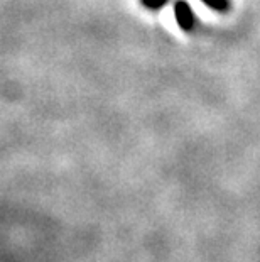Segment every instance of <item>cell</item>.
<instances>
[{"label":"cell","instance_id":"cell-1","mask_svg":"<svg viewBox=\"0 0 260 262\" xmlns=\"http://www.w3.org/2000/svg\"><path fill=\"white\" fill-rule=\"evenodd\" d=\"M174 19L182 31L191 32L196 27V14L186 0H176L174 2Z\"/></svg>","mask_w":260,"mask_h":262},{"label":"cell","instance_id":"cell-2","mask_svg":"<svg viewBox=\"0 0 260 262\" xmlns=\"http://www.w3.org/2000/svg\"><path fill=\"white\" fill-rule=\"evenodd\" d=\"M201 2L215 12H226L230 7V0H201Z\"/></svg>","mask_w":260,"mask_h":262},{"label":"cell","instance_id":"cell-3","mask_svg":"<svg viewBox=\"0 0 260 262\" xmlns=\"http://www.w3.org/2000/svg\"><path fill=\"white\" fill-rule=\"evenodd\" d=\"M144 7L151 9V10H160L162 7H166V4L169 2V0H140Z\"/></svg>","mask_w":260,"mask_h":262}]
</instances>
